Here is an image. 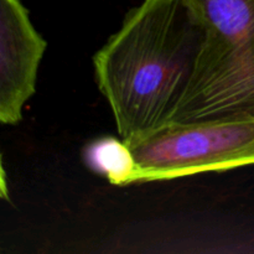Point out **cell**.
Masks as SVG:
<instances>
[{
    "label": "cell",
    "instance_id": "cell-2",
    "mask_svg": "<svg viewBox=\"0 0 254 254\" xmlns=\"http://www.w3.org/2000/svg\"><path fill=\"white\" fill-rule=\"evenodd\" d=\"M207 27L173 123L254 121V0H190Z\"/></svg>",
    "mask_w": 254,
    "mask_h": 254
},
{
    "label": "cell",
    "instance_id": "cell-4",
    "mask_svg": "<svg viewBox=\"0 0 254 254\" xmlns=\"http://www.w3.org/2000/svg\"><path fill=\"white\" fill-rule=\"evenodd\" d=\"M46 41L20 0H0V121L15 126L35 93Z\"/></svg>",
    "mask_w": 254,
    "mask_h": 254
},
{
    "label": "cell",
    "instance_id": "cell-5",
    "mask_svg": "<svg viewBox=\"0 0 254 254\" xmlns=\"http://www.w3.org/2000/svg\"><path fill=\"white\" fill-rule=\"evenodd\" d=\"M86 160L89 168L103 175L112 185L140 184V169L123 139L102 138L89 144L86 150Z\"/></svg>",
    "mask_w": 254,
    "mask_h": 254
},
{
    "label": "cell",
    "instance_id": "cell-3",
    "mask_svg": "<svg viewBox=\"0 0 254 254\" xmlns=\"http://www.w3.org/2000/svg\"><path fill=\"white\" fill-rule=\"evenodd\" d=\"M140 184L254 165V121L170 123L127 143Z\"/></svg>",
    "mask_w": 254,
    "mask_h": 254
},
{
    "label": "cell",
    "instance_id": "cell-1",
    "mask_svg": "<svg viewBox=\"0 0 254 254\" xmlns=\"http://www.w3.org/2000/svg\"><path fill=\"white\" fill-rule=\"evenodd\" d=\"M206 35L190 0H144L94 55L97 83L126 143L173 123Z\"/></svg>",
    "mask_w": 254,
    "mask_h": 254
}]
</instances>
